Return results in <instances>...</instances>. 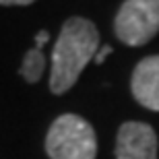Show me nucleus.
I'll return each mask as SVG.
<instances>
[{
    "label": "nucleus",
    "instance_id": "obj_1",
    "mask_svg": "<svg viewBox=\"0 0 159 159\" xmlns=\"http://www.w3.org/2000/svg\"><path fill=\"white\" fill-rule=\"evenodd\" d=\"M99 48V31L89 19L70 17L64 21L52 52L50 91L62 95L75 87L85 66L95 58Z\"/></svg>",
    "mask_w": 159,
    "mask_h": 159
},
{
    "label": "nucleus",
    "instance_id": "obj_6",
    "mask_svg": "<svg viewBox=\"0 0 159 159\" xmlns=\"http://www.w3.org/2000/svg\"><path fill=\"white\" fill-rule=\"evenodd\" d=\"M46 70V56L41 54L39 48H33L25 54L23 64H21V75L27 83H37Z\"/></svg>",
    "mask_w": 159,
    "mask_h": 159
},
{
    "label": "nucleus",
    "instance_id": "obj_5",
    "mask_svg": "<svg viewBox=\"0 0 159 159\" xmlns=\"http://www.w3.org/2000/svg\"><path fill=\"white\" fill-rule=\"evenodd\" d=\"M130 91L143 107L159 112V54L143 58L134 66Z\"/></svg>",
    "mask_w": 159,
    "mask_h": 159
},
{
    "label": "nucleus",
    "instance_id": "obj_8",
    "mask_svg": "<svg viewBox=\"0 0 159 159\" xmlns=\"http://www.w3.org/2000/svg\"><path fill=\"white\" fill-rule=\"evenodd\" d=\"M35 0H0V4L4 6H27V4H33Z\"/></svg>",
    "mask_w": 159,
    "mask_h": 159
},
{
    "label": "nucleus",
    "instance_id": "obj_7",
    "mask_svg": "<svg viewBox=\"0 0 159 159\" xmlns=\"http://www.w3.org/2000/svg\"><path fill=\"white\" fill-rule=\"evenodd\" d=\"M110 54H112V46H103V48L99 50V52L95 54V58H93V60L97 62V64H101V62H103V60H106L107 56H110Z\"/></svg>",
    "mask_w": 159,
    "mask_h": 159
},
{
    "label": "nucleus",
    "instance_id": "obj_2",
    "mask_svg": "<svg viewBox=\"0 0 159 159\" xmlns=\"http://www.w3.org/2000/svg\"><path fill=\"white\" fill-rule=\"evenodd\" d=\"M50 159H95L97 136L93 126L77 114H62L52 122L46 136Z\"/></svg>",
    "mask_w": 159,
    "mask_h": 159
},
{
    "label": "nucleus",
    "instance_id": "obj_3",
    "mask_svg": "<svg viewBox=\"0 0 159 159\" xmlns=\"http://www.w3.org/2000/svg\"><path fill=\"white\" fill-rule=\"evenodd\" d=\"M114 31L126 46L149 43L159 33V0H126L116 15Z\"/></svg>",
    "mask_w": 159,
    "mask_h": 159
},
{
    "label": "nucleus",
    "instance_id": "obj_9",
    "mask_svg": "<svg viewBox=\"0 0 159 159\" xmlns=\"http://www.w3.org/2000/svg\"><path fill=\"white\" fill-rule=\"evenodd\" d=\"M48 37H50V35H48V31H39L37 37H35V48H39V50H41V48L48 43Z\"/></svg>",
    "mask_w": 159,
    "mask_h": 159
},
{
    "label": "nucleus",
    "instance_id": "obj_4",
    "mask_svg": "<svg viewBox=\"0 0 159 159\" xmlns=\"http://www.w3.org/2000/svg\"><path fill=\"white\" fill-rule=\"evenodd\" d=\"M116 159H157V134L145 122H124L116 136Z\"/></svg>",
    "mask_w": 159,
    "mask_h": 159
}]
</instances>
